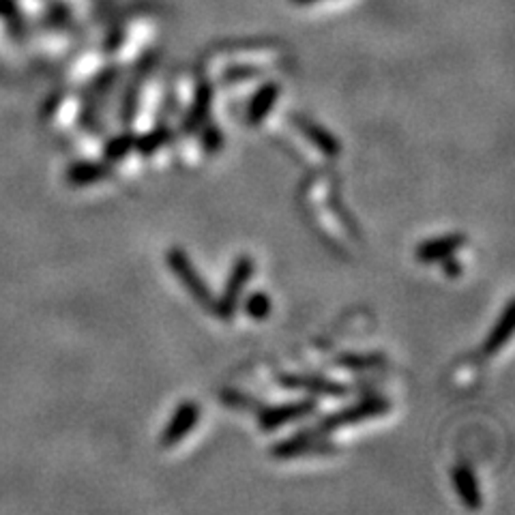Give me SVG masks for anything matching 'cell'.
<instances>
[{
  "label": "cell",
  "mask_w": 515,
  "mask_h": 515,
  "mask_svg": "<svg viewBox=\"0 0 515 515\" xmlns=\"http://www.w3.org/2000/svg\"><path fill=\"white\" fill-rule=\"evenodd\" d=\"M221 402L223 404H228V406H234V408H247V406H256V402H253L252 398L245 393H234V391H221Z\"/></svg>",
  "instance_id": "603a6c76"
},
{
  "label": "cell",
  "mask_w": 515,
  "mask_h": 515,
  "mask_svg": "<svg viewBox=\"0 0 515 515\" xmlns=\"http://www.w3.org/2000/svg\"><path fill=\"white\" fill-rule=\"evenodd\" d=\"M135 138H138V133L129 132V129L123 133L112 135L106 142V147H103V159L110 161V164L127 159L135 150Z\"/></svg>",
  "instance_id": "d6986e66"
},
{
  "label": "cell",
  "mask_w": 515,
  "mask_h": 515,
  "mask_svg": "<svg viewBox=\"0 0 515 515\" xmlns=\"http://www.w3.org/2000/svg\"><path fill=\"white\" fill-rule=\"evenodd\" d=\"M279 93H282V88H279L278 82H264V84L253 93L247 103V123L252 125V127H258V125L264 123V118L269 117L275 103H278Z\"/></svg>",
  "instance_id": "2e32d148"
},
{
  "label": "cell",
  "mask_w": 515,
  "mask_h": 515,
  "mask_svg": "<svg viewBox=\"0 0 515 515\" xmlns=\"http://www.w3.org/2000/svg\"><path fill=\"white\" fill-rule=\"evenodd\" d=\"M211 108H213V84L211 82H200L196 88L194 103L187 110L183 125H181V132L183 133H197V129L202 127L206 121H211Z\"/></svg>",
  "instance_id": "4fadbf2b"
},
{
  "label": "cell",
  "mask_w": 515,
  "mask_h": 515,
  "mask_svg": "<svg viewBox=\"0 0 515 515\" xmlns=\"http://www.w3.org/2000/svg\"><path fill=\"white\" fill-rule=\"evenodd\" d=\"M294 127L299 129L307 142L316 150H320L325 157H337V155L342 153V142L335 138V133H331L329 129L311 121V118L294 117Z\"/></svg>",
  "instance_id": "8fae6325"
},
{
  "label": "cell",
  "mask_w": 515,
  "mask_h": 515,
  "mask_svg": "<svg viewBox=\"0 0 515 515\" xmlns=\"http://www.w3.org/2000/svg\"><path fill=\"white\" fill-rule=\"evenodd\" d=\"M172 140H174V133H172L168 125H159V127L150 129L147 133H140L138 138H135L133 153L142 155V157H153L157 150L168 147Z\"/></svg>",
  "instance_id": "ac0fdd59"
},
{
  "label": "cell",
  "mask_w": 515,
  "mask_h": 515,
  "mask_svg": "<svg viewBox=\"0 0 515 515\" xmlns=\"http://www.w3.org/2000/svg\"><path fill=\"white\" fill-rule=\"evenodd\" d=\"M451 481H454V490L460 503L471 511H479L483 504V494L481 487H479L475 471L468 464H457L451 472Z\"/></svg>",
  "instance_id": "7c38bea8"
},
{
  "label": "cell",
  "mask_w": 515,
  "mask_h": 515,
  "mask_svg": "<svg viewBox=\"0 0 515 515\" xmlns=\"http://www.w3.org/2000/svg\"><path fill=\"white\" fill-rule=\"evenodd\" d=\"M117 80H118L117 67H108V69H103V74L97 76V80L93 82L91 93H88L84 101V108H82L80 117L82 127L95 129V125L99 123V110H101V106L106 103V99L110 97L112 88L117 86Z\"/></svg>",
  "instance_id": "ba28073f"
},
{
  "label": "cell",
  "mask_w": 515,
  "mask_h": 515,
  "mask_svg": "<svg viewBox=\"0 0 515 515\" xmlns=\"http://www.w3.org/2000/svg\"><path fill=\"white\" fill-rule=\"evenodd\" d=\"M243 311L249 316L252 320L262 322L267 320L273 311V299L264 293V290H256L245 299V305H243Z\"/></svg>",
  "instance_id": "ffe728a7"
},
{
  "label": "cell",
  "mask_w": 515,
  "mask_h": 515,
  "mask_svg": "<svg viewBox=\"0 0 515 515\" xmlns=\"http://www.w3.org/2000/svg\"><path fill=\"white\" fill-rule=\"evenodd\" d=\"M296 3H314V0H296Z\"/></svg>",
  "instance_id": "d4e9b609"
},
{
  "label": "cell",
  "mask_w": 515,
  "mask_h": 515,
  "mask_svg": "<svg viewBox=\"0 0 515 515\" xmlns=\"http://www.w3.org/2000/svg\"><path fill=\"white\" fill-rule=\"evenodd\" d=\"M466 243L468 237L462 232L442 234V237L419 243L417 249H414V258L421 264H440L445 258L455 256L462 247H466Z\"/></svg>",
  "instance_id": "30bf717a"
},
{
  "label": "cell",
  "mask_w": 515,
  "mask_h": 515,
  "mask_svg": "<svg viewBox=\"0 0 515 515\" xmlns=\"http://www.w3.org/2000/svg\"><path fill=\"white\" fill-rule=\"evenodd\" d=\"M253 270H256V264H253V258L243 253L234 260L230 275H228V282L223 286L220 299H215V310L213 314H217L220 320H232L238 311V303H241L243 294H245L247 284L252 282Z\"/></svg>",
  "instance_id": "3957f363"
},
{
  "label": "cell",
  "mask_w": 515,
  "mask_h": 515,
  "mask_svg": "<svg viewBox=\"0 0 515 515\" xmlns=\"http://www.w3.org/2000/svg\"><path fill=\"white\" fill-rule=\"evenodd\" d=\"M337 447L326 434H320L316 428L296 431V434L288 436V439L278 440L270 445L269 455L273 460H293V457H305V455H331L335 454Z\"/></svg>",
  "instance_id": "277c9868"
},
{
  "label": "cell",
  "mask_w": 515,
  "mask_h": 515,
  "mask_svg": "<svg viewBox=\"0 0 515 515\" xmlns=\"http://www.w3.org/2000/svg\"><path fill=\"white\" fill-rule=\"evenodd\" d=\"M391 410V402H389L384 395H367V398L357 399V402L343 406L340 410H333V413L325 414L318 419V423L314 425L320 434H333V431L350 428V425L366 423V421L384 417V414Z\"/></svg>",
  "instance_id": "6da1fadb"
},
{
  "label": "cell",
  "mask_w": 515,
  "mask_h": 515,
  "mask_svg": "<svg viewBox=\"0 0 515 515\" xmlns=\"http://www.w3.org/2000/svg\"><path fill=\"white\" fill-rule=\"evenodd\" d=\"M513 326H515V301L511 299V301H507V305H504L501 316H498L490 333H487L486 343H483V355H487V357L498 355V352L507 346L509 340H511Z\"/></svg>",
  "instance_id": "9a60e30c"
},
{
  "label": "cell",
  "mask_w": 515,
  "mask_h": 515,
  "mask_svg": "<svg viewBox=\"0 0 515 515\" xmlns=\"http://www.w3.org/2000/svg\"><path fill=\"white\" fill-rule=\"evenodd\" d=\"M440 264H442V273H445V278H449V279H457L462 273H464V264H462L455 256L445 258Z\"/></svg>",
  "instance_id": "cb8c5ba5"
},
{
  "label": "cell",
  "mask_w": 515,
  "mask_h": 515,
  "mask_svg": "<svg viewBox=\"0 0 515 515\" xmlns=\"http://www.w3.org/2000/svg\"><path fill=\"white\" fill-rule=\"evenodd\" d=\"M197 421H200V406L191 402V399L181 402L176 406L174 413H172L168 423H165L164 431H161V447H164V449H172V447L179 445L181 440L187 439V436L196 430Z\"/></svg>",
  "instance_id": "52a82bcc"
},
{
  "label": "cell",
  "mask_w": 515,
  "mask_h": 515,
  "mask_svg": "<svg viewBox=\"0 0 515 515\" xmlns=\"http://www.w3.org/2000/svg\"><path fill=\"white\" fill-rule=\"evenodd\" d=\"M165 267L170 269V273L179 279V284L187 290V294H189L202 310H215V294H213L211 286L202 279L200 270L194 267V262L187 256L185 249L170 247L168 252H165Z\"/></svg>",
  "instance_id": "7a4b0ae2"
},
{
  "label": "cell",
  "mask_w": 515,
  "mask_h": 515,
  "mask_svg": "<svg viewBox=\"0 0 515 515\" xmlns=\"http://www.w3.org/2000/svg\"><path fill=\"white\" fill-rule=\"evenodd\" d=\"M333 366L350 372H369L387 366V357L382 352H342L335 357Z\"/></svg>",
  "instance_id": "e0dca14e"
},
{
  "label": "cell",
  "mask_w": 515,
  "mask_h": 515,
  "mask_svg": "<svg viewBox=\"0 0 515 515\" xmlns=\"http://www.w3.org/2000/svg\"><path fill=\"white\" fill-rule=\"evenodd\" d=\"M278 384L288 391H305L322 398H346L350 395V387L333 378L318 376V374H279Z\"/></svg>",
  "instance_id": "8992f818"
},
{
  "label": "cell",
  "mask_w": 515,
  "mask_h": 515,
  "mask_svg": "<svg viewBox=\"0 0 515 515\" xmlns=\"http://www.w3.org/2000/svg\"><path fill=\"white\" fill-rule=\"evenodd\" d=\"M150 69H153V59H144L138 67H135L132 77H129L127 86H125L121 108H118V121H121V125H125V127H132L135 117H138L142 86H144V80H147L150 74Z\"/></svg>",
  "instance_id": "9c48e42d"
},
{
  "label": "cell",
  "mask_w": 515,
  "mask_h": 515,
  "mask_svg": "<svg viewBox=\"0 0 515 515\" xmlns=\"http://www.w3.org/2000/svg\"><path fill=\"white\" fill-rule=\"evenodd\" d=\"M197 132H200V147L206 155L220 153L221 147H223V133L215 123L206 121L200 129H197Z\"/></svg>",
  "instance_id": "44dd1931"
},
{
  "label": "cell",
  "mask_w": 515,
  "mask_h": 515,
  "mask_svg": "<svg viewBox=\"0 0 515 515\" xmlns=\"http://www.w3.org/2000/svg\"><path fill=\"white\" fill-rule=\"evenodd\" d=\"M260 74H262V69H260V67L237 65V67H230V69H226V74L221 76V82H228V84H232V82L249 80V77H256Z\"/></svg>",
  "instance_id": "7402d4cb"
},
{
  "label": "cell",
  "mask_w": 515,
  "mask_h": 515,
  "mask_svg": "<svg viewBox=\"0 0 515 515\" xmlns=\"http://www.w3.org/2000/svg\"><path fill=\"white\" fill-rule=\"evenodd\" d=\"M112 164L110 161H76L65 170V181L71 187H86L95 185L99 181H106L112 176Z\"/></svg>",
  "instance_id": "5bb4252c"
},
{
  "label": "cell",
  "mask_w": 515,
  "mask_h": 515,
  "mask_svg": "<svg viewBox=\"0 0 515 515\" xmlns=\"http://www.w3.org/2000/svg\"><path fill=\"white\" fill-rule=\"evenodd\" d=\"M316 413H318V402L311 398H305L278 406H260L256 421L258 428L262 430L264 434H270V431L284 428V425L288 423H296V421H303Z\"/></svg>",
  "instance_id": "5b68a950"
}]
</instances>
